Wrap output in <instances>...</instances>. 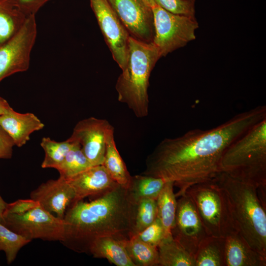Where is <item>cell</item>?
Wrapping results in <instances>:
<instances>
[{
  "label": "cell",
  "mask_w": 266,
  "mask_h": 266,
  "mask_svg": "<svg viewBox=\"0 0 266 266\" xmlns=\"http://www.w3.org/2000/svg\"><path fill=\"white\" fill-rule=\"evenodd\" d=\"M31 199L40 207L63 219L65 213L74 201V191L67 180L60 176L41 184L30 194Z\"/></svg>",
  "instance_id": "cell-14"
},
{
  "label": "cell",
  "mask_w": 266,
  "mask_h": 266,
  "mask_svg": "<svg viewBox=\"0 0 266 266\" xmlns=\"http://www.w3.org/2000/svg\"><path fill=\"white\" fill-rule=\"evenodd\" d=\"M11 107L6 100L0 97V115L6 113Z\"/></svg>",
  "instance_id": "cell-35"
},
{
  "label": "cell",
  "mask_w": 266,
  "mask_h": 266,
  "mask_svg": "<svg viewBox=\"0 0 266 266\" xmlns=\"http://www.w3.org/2000/svg\"><path fill=\"white\" fill-rule=\"evenodd\" d=\"M136 209L127 189L119 185L90 202L76 201L65 213L61 242L75 252L89 253L98 238L129 239L133 236Z\"/></svg>",
  "instance_id": "cell-2"
},
{
  "label": "cell",
  "mask_w": 266,
  "mask_h": 266,
  "mask_svg": "<svg viewBox=\"0 0 266 266\" xmlns=\"http://www.w3.org/2000/svg\"><path fill=\"white\" fill-rule=\"evenodd\" d=\"M156 4L174 14L195 17V0H153Z\"/></svg>",
  "instance_id": "cell-30"
},
{
  "label": "cell",
  "mask_w": 266,
  "mask_h": 266,
  "mask_svg": "<svg viewBox=\"0 0 266 266\" xmlns=\"http://www.w3.org/2000/svg\"><path fill=\"white\" fill-rule=\"evenodd\" d=\"M152 9L154 27L152 42L161 57L196 39L199 24L195 17L172 14L156 4Z\"/></svg>",
  "instance_id": "cell-7"
},
{
  "label": "cell",
  "mask_w": 266,
  "mask_h": 266,
  "mask_svg": "<svg viewBox=\"0 0 266 266\" xmlns=\"http://www.w3.org/2000/svg\"><path fill=\"white\" fill-rule=\"evenodd\" d=\"M90 1L113 58L123 71L128 62L130 34L107 0Z\"/></svg>",
  "instance_id": "cell-10"
},
{
  "label": "cell",
  "mask_w": 266,
  "mask_h": 266,
  "mask_svg": "<svg viewBox=\"0 0 266 266\" xmlns=\"http://www.w3.org/2000/svg\"><path fill=\"white\" fill-rule=\"evenodd\" d=\"M74 144V141L68 138L63 141H56L48 137L42 138L40 146L44 151V158L41 164L43 168L57 169L61 164L65 157Z\"/></svg>",
  "instance_id": "cell-27"
},
{
  "label": "cell",
  "mask_w": 266,
  "mask_h": 266,
  "mask_svg": "<svg viewBox=\"0 0 266 266\" xmlns=\"http://www.w3.org/2000/svg\"><path fill=\"white\" fill-rule=\"evenodd\" d=\"M103 165L118 184L128 188L131 175L117 148L112 126L106 133L105 153Z\"/></svg>",
  "instance_id": "cell-19"
},
{
  "label": "cell",
  "mask_w": 266,
  "mask_h": 266,
  "mask_svg": "<svg viewBox=\"0 0 266 266\" xmlns=\"http://www.w3.org/2000/svg\"><path fill=\"white\" fill-rule=\"evenodd\" d=\"M158 250L159 266H195V257L173 237L164 239Z\"/></svg>",
  "instance_id": "cell-21"
},
{
  "label": "cell",
  "mask_w": 266,
  "mask_h": 266,
  "mask_svg": "<svg viewBox=\"0 0 266 266\" xmlns=\"http://www.w3.org/2000/svg\"><path fill=\"white\" fill-rule=\"evenodd\" d=\"M266 257L254 249L237 232L225 238V266H266Z\"/></svg>",
  "instance_id": "cell-17"
},
{
  "label": "cell",
  "mask_w": 266,
  "mask_h": 266,
  "mask_svg": "<svg viewBox=\"0 0 266 266\" xmlns=\"http://www.w3.org/2000/svg\"><path fill=\"white\" fill-rule=\"evenodd\" d=\"M195 266H225V238L208 235L195 255Z\"/></svg>",
  "instance_id": "cell-23"
},
{
  "label": "cell",
  "mask_w": 266,
  "mask_h": 266,
  "mask_svg": "<svg viewBox=\"0 0 266 266\" xmlns=\"http://www.w3.org/2000/svg\"><path fill=\"white\" fill-rule=\"evenodd\" d=\"M73 141V146L56 169L60 173V176L66 180L69 179L93 166L82 151L80 145Z\"/></svg>",
  "instance_id": "cell-26"
},
{
  "label": "cell",
  "mask_w": 266,
  "mask_h": 266,
  "mask_svg": "<svg viewBox=\"0 0 266 266\" xmlns=\"http://www.w3.org/2000/svg\"><path fill=\"white\" fill-rule=\"evenodd\" d=\"M166 182L162 178L144 174L131 176L127 190L137 203L142 199L156 200Z\"/></svg>",
  "instance_id": "cell-24"
},
{
  "label": "cell",
  "mask_w": 266,
  "mask_h": 266,
  "mask_svg": "<svg viewBox=\"0 0 266 266\" xmlns=\"http://www.w3.org/2000/svg\"><path fill=\"white\" fill-rule=\"evenodd\" d=\"M112 125L105 119L89 117L79 121L70 138L78 143L91 165H103L106 148V135Z\"/></svg>",
  "instance_id": "cell-13"
},
{
  "label": "cell",
  "mask_w": 266,
  "mask_h": 266,
  "mask_svg": "<svg viewBox=\"0 0 266 266\" xmlns=\"http://www.w3.org/2000/svg\"><path fill=\"white\" fill-rule=\"evenodd\" d=\"M36 35L35 15H31L13 36L0 45V82L15 73L28 70Z\"/></svg>",
  "instance_id": "cell-9"
},
{
  "label": "cell",
  "mask_w": 266,
  "mask_h": 266,
  "mask_svg": "<svg viewBox=\"0 0 266 266\" xmlns=\"http://www.w3.org/2000/svg\"><path fill=\"white\" fill-rule=\"evenodd\" d=\"M14 146L12 139L0 126V159H10Z\"/></svg>",
  "instance_id": "cell-33"
},
{
  "label": "cell",
  "mask_w": 266,
  "mask_h": 266,
  "mask_svg": "<svg viewBox=\"0 0 266 266\" xmlns=\"http://www.w3.org/2000/svg\"><path fill=\"white\" fill-rule=\"evenodd\" d=\"M179 197L172 236L195 257L200 243L208 235L189 197L185 194Z\"/></svg>",
  "instance_id": "cell-11"
},
{
  "label": "cell",
  "mask_w": 266,
  "mask_h": 266,
  "mask_svg": "<svg viewBox=\"0 0 266 266\" xmlns=\"http://www.w3.org/2000/svg\"><path fill=\"white\" fill-rule=\"evenodd\" d=\"M50 0H16V4L27 16L35 15L45 3Z\"/></svg>",
  "instance_id": "cell-34"
},
{
  "label": "cell",
  "mask_w": 266,
  "mask_h": 266,
  "mask_svg": "<svg viewBox=\"0 0 266 266\" xmlns=\"http://www.w3.org/2000/svg\"><path fill=\"white\" fill-rule=\"evenodd\" d=\"M31 241L10 230L0 222V250L4 251L8 265L15 260L19 250Z\"/></svg>",
  "instance_id": "cell-28"
},
{
  "label": "cell",
  "mask_w": 266,
  "mask_h": 266,
  "mask_svg": "<svg viewBox=\"0 0 266 266\" xmlns=\"http://www.w3.org/2000/svg\"><path fill=\"white\" fill-rule=\"evenodd\" d=\"M161 57L153 42L141 41L130 35L127 66L117 79L116 90L118 100L126 104L138 118L148 114L149 77Z\"/></svg>",
  "instance_id": "cell-4"
},
{
  "label": "cell",
  "mask_w": 266,
  "mask_h": 266,
  "mask_svg": "<svg viewBox=\"0 0 266 266\" xmlns=\"http://www.w3.org/2000/svg\"><path fill=\"white\" fill-rule=\"evenodd\" d=\"M143 0L145 3H146L151 7H152L154 5L156 4L155 2L153 0Z\"/></svg>",
  "instance_id": "cell-37"
},
{
  "label": "cell",
  "mask_w": 266,
  "mask_h": 266,
  "mask_svg": "<svg viewBox=\"0 0 266 266\" xmlns=\"http://www.w3.org/2000/svg\"><path fill=\"white\" fill-rule=\"evenodd\" d=\"M157 217L156 200L145 199L138 201L136 203L133 236L151 224Z\"/></svg>",
  "instance_id": "cell-29"
},
{
  "label": "cell",
  "mask_w": 266,
  "mask_h": 266,
  "mask_svg": "<svg viewBox=\"0 0 266 266\" xmlns=\"http://www.w3.org/2000/svg\"><path fill=\"white\" fill-rule=\"evenodd\" d=\"M221 171L266 191V117L256 123L225 150Z\"/></svg>",
  "instance_id": "cell-5"
},
{
  "label": "cell",
  "mask_w": 266,
  "mask_h": 266,
  "mask_svg": "<svg viewBox=\"0 0 266 266\" xmlns=\"http://www.w3.org/2000/svg\"><path fill=\"white\" fill-rule=\"evenodd\" d=\"M0 126L19 147L27 143L33 133L44 127V124L33 113H19L12 107L0 115Z\"/></svg>",
  "instance_id": "cell-16"
},
{
  "label": "cell",
  "mask_w": 266,
  "mask_h": 266,
  "mask_svg": "<svg viewBox=\"0 0 266 266\" xmlns=\"http://www.w3.org/2000/svg\"><path fill=\"white\" fill-rule=\"evenodd\" d=\"M135 235L144 242L158 247L164 239V232L161 222L157 217L151 224Z\"/></svg>",
  "instance_id": "cell-31"
},
{
  "label": "cell",
  "mask_w": 266,
  "mask_h": 266,
  "mask_svg": "<svg viewBox=\"0 0 266 266\" xmlns=\"http://www.w3.org/2000/svg\"><path fill=\"white\" fill-rule=\"evenodd\" d=\"M185 194L193 201L208 235L225 238L237 232L226 194L215 178L193 185Z\"/></svg>",
  "instance_id": "cell-6"
},
{
  "label": "cell",
  "mask_w": 266,
  "mask_h": 266,
  "mask_svg": "<svg viewBox=\"0 0 266 266\" xmlns=\"http://www.w3.org/2000/svg\"><path fill=\"white\" fill-rule=\"evenodd\" d=\"M67 180L75 192L74 202L89 196H100L119 185L103 165L92 166Z\"/></svg>",
  "instance_id": "cell-15"
},
{
  "label": "cell",
  "mask_w": 266,
  "mask_h": 266,
  "mask_svg": "<svg viewBox=\"0 0 266 266\" xmlns=\"http://www.w3.org/2000/svg\"><path fill=\"white\" fill-rule=\"evenodd\" d=\"M89 253L96 258H104L117 266H136L129 257L123 241L111 237L96 239Z\"/></svg>",
  "instance_id": "cell-18"
},
{
  "label": "cell",
  "mask_w": 266,
  "mask_h": 266,
  "mask_svg": "<svg viewBox=\"0 0 266 266\" xmlns=\"http://www.w3.org/2000/svg\"><path fill=\"white\" fill-rule=\"evenodd\" d=\"M132 261L136 266H159L158 247L144 242L135 235L123 241Z\"/></svg>",
  "instance_id": "cell-25"
},
{
  "label": "cell",
  "mask_w": 266,
  "mask_h": 266,
  "mask_svg": "<svg viewBox=\"0 0 266 266\" xmlns=\"http://www.w3.org/2000/svg\"><path fill=\"white\" fill-rule=\"evenodd\" d=\"M1 223L10 230L32 240H62L63 219L53 215L40 206L22 214H5Z\"/></svg>",
  "instance_id": "cell-8"
},
{
  "label": "cell",
  "mask_w": 266,
  "mask_h": 266,
  "mask_svg": "<svg viewBox=\"0 0 266 266\" xmlns=\"http://www.w3.org/2000/svg\"><path fill=\"white\" fill-rule=\"evenodd\" d=\"M130 36L152 42L154 35L152 7L142 0H107Z\"/></svg>",
  "instance_id": "cell-12"
},
{
  "label": "cell",
  "mask_w": 266,
  "mask_h": 266,
  "mask_svg": "<svg viewBox=\"0 0 266 266\" xmlns=\"http://www.w3.org/2000/svg\"><path fill=\"white\" fill-rule=\"evenodd\" d=\"M38 206H40L39 203L31 199L18 200L12 203H7L3 215L5 214H22Z\"/></svg>",
  "instance_id": "cell-32"
},
{
  "label": "cell",
  "mask_w": 266,
  "mask_h": 266,
  "mask_svg": "<svg viewBox=\"0 0 266 266\" xmlns=\"http://www.w3.org/2000/svg\"><path fill=\"white\" fill-rule=\"evenodd\" d=\"M215 179L226 194L237 232L266 257V204L258 188L223 172Z\"/></svg>",
  "instance_id": "cell-3"
},
{
  "label": "cell",
  "mask_w": 266,
  "mask_h": 266,
  "mask_svg": "<svg viewBox=\"0 0 266 266\" xmlns=\"http://www.w3.org/2000/svg\"><path fill=\"white\" fill-rule=\"evenodd\" d=\"M27 17L15 2L9 0H0V45L20 30Z\"/></svg>",
  "instance_id": "cell-22"
},
{
  "label": "cell",
  "mask_w": 266,
  "mask_h": 266,
  "mask_svg": "<svg viewBox=\"0 0 266 266\" xmlns=\"http://www.w3.org/2000/svg\"><path fill=\"white\" fill-rule=\"evenodd\" d=\"M6 203L0 195V222L1 223L3 220V214L5 209Z\"/></svg>",
  "instance_id": "cell-36"
},
{
  "label": "cell",
  "mask_w": 266,
  "mask_h": 266,
  "mask_svg": "<svg viewBox=\"0 0 266 266\" xmlns=\"http://www.w3.org/2000/svg\"><path fill=\"white\" fill-rule=\"evenodd\" d=\"M173 187L172 182L166 181L156 199L157 218L164 229V239L172 237L177 202Z\"/></svg>",
  "instance_id": "cell-20"
},
{
  "label": "cell",
  "mask_w": 266,
  "mask_h": 266,
  "mask_svg": "<svg viewBox=\"0 0 266 266\" xmlns=\"http://www.w3.org/2000/svg\"><path fill=\"white\" fill-rule=\"evenodd\" d=\"M266 117V106L259 105L212 129L165 138L147 157L142 174L172 182L179 197L193 185L215 178L227 148Z\"/></svg>",
  "instance_id": "cell-1"
},
{
  "label": "cell",
  "mask_w": 266,
  "mask_h": 266,
  "mask_svg": "<svg viewBox=\"0 0 266 266\" xmlns=\"http://www.w3.org/2000/svg\"><path fill=\"white\" fill-rule=\"evenodd\" d=\"M16 3V0H9Z\"/></svg>",
  "instance_id": "cell-38"
}]
</instances>
